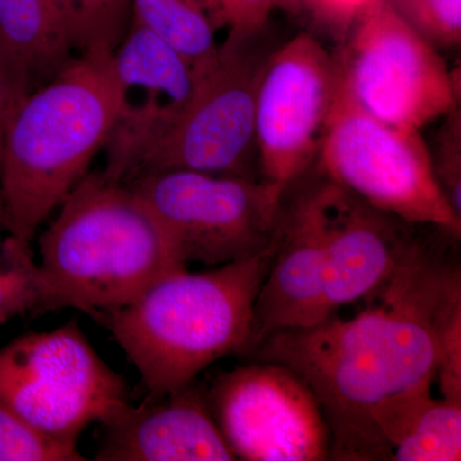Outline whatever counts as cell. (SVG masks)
Wrapping results in <instances>:
<instances>
[{
  "label": "cell",
  "instance_id": "6da1fadb",
  "mask_svg": "<svg viewBox=\"0 0 461 461\" xmlns=\"http://www.w3.org/2000/svg\"><path fill=\"white\" fill-rule=\"evenodd\" d=\"M432 230L417 232L359 314L278 330L248 354L286 366L311 388L329 426L330 459L391 460L371 420L373 408L436 379L437 321L461 290V269L448 253L460 239L438 227Z\"/></svg>",
  "mask_w": 461,
  "mask_h": 461
},
{
  "label": "cell",
  "instance_id": "7a4b0ae2",
  "mask_svg": "<svg viewBox=\"0 0 461 461\" xmlns=\"http://www.w3.org/2000/svg\"><path fill=\"white\" fill-rule=\"evenodd\" d=\"M113 54H78L32 91L5 127L0 195L7 233L32 247L36 230L89 173L123 111Z\"/></svg>",
  "mask_w": 461,
  "mask_h": 461
},
{
  "label": "cell",
  "instance_id": "3957f363",
  "mask_svg": "<svg viewBox=\"0 0 461 461\" xmlns=\"http://www.w3.org/2000/svg\"><path fill=\"white\" fill-rule=\"evenodd\" d=\"M272 256L273 242L258 256L208 271L173 269L103 320L138 369L148 399L189 386L224 357L248 353Z\"/></svg>",
  "mask_w": 461,
  "mask_h": 461
},
{
  "label": "cell",
  "instance_id": "277c9868",
  "mask_svg": "<svg viewBox=\"0 0 461 461\" xmlns=\"http://www.w3.org/2000/svg\"><path fill=\"white\" fill-rule=\"evenodd\" d=\"M39 239L47 312L102 323L158 278L184 268L148 206L122 182L89 172Z\"/></svg>",
  "mask_w": 461,
  "mask_h": 461
},
{
  "label": "cell",
  "instance_id": "5b68a950",
  "mask_svg": "<svg viewBox=\"0 0 461 461\" xmlns=\"http://www.w3.org/2000/svg\"><path fill=\"white\" fill-rule=\"evenodd\" d=\"M268 29L227 35L213 68L196 80L187 102L147 135L107 151L103 173L124 185L178 169L258 180V86L278 47Z\"/></svg>",
  "mask_w": 461,
  "mask_h": 461
},
{
  "label": "cell",
  "instance_id": "8992f818",
  "mask_svg": "<svg viewBox=\"0 0 461 461\" xmlns=\"http://www.w3.org/2000/svg\"><path fill=\"white\" fill-rule=\"evenodd\" d=\"M317 158L321 173L375 208L460 238L461 220L439 189L420 131L366 111L346 86L341 68Z\"/></svg>",
  "mask_w": 461,
  "mask_h": 461
},
{
  "label": "cell",
  "instance_id": "52a82bcc",
  "mask_svg": "<svg viewBox=\"0 0 461 461\" xmlns=\"http://www.w3.org/2000/svg\"><path fill=\"white\" fill-rule=\"evenodd\" d=\"M129 400L127 382L99 357L76 320L0 348V402L63 444L77 446L90 424L104 423Z\"/></svg>",
  "mask_w": 461,
  "mask_h": 461
},
{
  "label": "cell",
  "instance_id": "ba28073f",
  "mask_svg": "<svg viewBox=\"0 0 461 461\" xmlns=\"http://www.w3.org/2000/svg\"><path fill=\"white\" fill-rule=\"evenodd\" d=\"M129 186L148 206L185 267L223 266L271 247L286 193L262 178L181 169L142 176Z\"/></svg>",
  "mask_w": 461,
  "mask_h": 461
},
{
  "label": "cell",
  "instance_id": "9c48e42d",
  "mask_svg": "<svg viewBox=\"0 0 461 461\" xmlns=\"http://www.w3.org/2000/svg\"><path fill=\"white\" fill-rule=\"evenodd\" d=\"M336 57L354 98L384 122L420 131L460 107V76L386 0L364 9Z\"/></svg>",
  "mask_w": 461,
  "mask_h": 461
},
{
  "label": "cell",
  "instance_id": "30bf717a",
  "mask_svg": "<svg viewBox=\"0 0 461 461\" xmlns=\"http://www.w3.org/2000/svg\"><path fill=\"white\" fill-rule=\"evenodd\" d=\"M204 390L236 460L330 459V429L320 402L286 366L254 360L218 373Z\"/></svg>",
  "mask_w": 461,
  "mask_h": 461
},
{
  "label": "cell",
  "instance_id": "8fae6325",
  "mask_svg": "<svg viewBox=\"0 0 461 461\" xmlns=\"http://www.w3.org/2000/svg\"><path fill=\"white\" fill-rule=\"evenodd\" d=\"M339 83V63L311 33L278 45L264 68L256 103L262 180L287 190L320 153Z\"/></svg>",
  "mask_w": 461,
  "mask_h": 461
},
{
  "label": "cell",
  "instance_id": "7c38bea8",
  "mask_svg": "<svg viewBox=\"0 0 461 461\" xmlns=\"http://www.w3.org/2000/svg\"><path fill=\"white\" fill-rule=\"evenodd\" d=\"M321 177L326 232L321 305L327 320L342 306L371 299L386 284L420 224L375 208L323 173Z\"/></svg>",
  "mask_w": 461,
  "mask_h": 461
},
{
  "label": "cell",
  "instance_id": "4fadbf2b",
  "mask_svg": "<svg viewBox=\"0 0 461 461\" xmlns=\"http://www.w3.org/2000/svg\"><path fill=\"white\" fill-rule=\"evenodd\" d=\"M326 262L321 177L294 198L285 193L280 226L268 273L258 293L248 355L278 330L313 326L324 320Z\"/></svg>",
  "mask_w": 461,
  "mask_h": 461
},
{
  "label": "cell",
  "instance_id": "5bb4252c",
  "mask_svg": "<svg viewBox=\"0 0 461 461\" xmlns=\"http://www.w3.org/2000/svg\"><path fill=\"white\" fill-rule=\"evenodd\" d=\"M102 426L96 461L236 460L198 379L160 399L127 403Z\"/></svg>",
  "mask_w": 461,
  "mask_h": 461
},
{
  "label": "cell",
  "instance_id": "9a60e30c",
  "mask_svg": "<svg viewBox=\"0 0 461 461\" xmlns=\"http://www.w3.org/2000/svg\"><path fill=\"white\" fill-rule=\"evenodd\" d=\"M112 59L123 93L145 91L141 102L123 108L118 118L114 129L124 135H139L159 126L195 89V75L184 57L133 18Z\"/></svg>",
  "mask_w": 461,
  "mask_h": 461
},
{
  "label": "cell",
  "instance_id": "2e32d148",
  "mask_svg": "<svg viewBox=\"0 0 461 461\" xmlns=\"http://www.w3.org/2000/svg\"><path fill=\"white\" fill-rule=\"evenodd\" d=\"M371 420L393 461H459L461 402L415 388L375 405Z\"/></svg>",
  "mask_w": 461,
  "mask_h": 461
},
{
  "label": "cell",
  "instance_id": "e0dca14e",
  "mask_svg": "<svg viewBox=\"0 0 461 461\" xmlns=\"http://www.w3.org/2000/svg\"><path fill=\"white\" fill-rule=\"evenodd\" d=\"M0 45L30 93L78 56L59 0H0Z\"/></svg>",
  "mask_w": 461,
  "mask_h": 461
},
{
  "label": "cell",
  "instance_id": "ac0fdd59",
  "mask_svg": "<svg viewBox=\"0 0 461 461\" xmlns=\"http://www.w3.org/2000/svg\"><path fill=\"white\" fill-rule=\"evenodd\" d=\"M132 18L184 57L196 80L217 62V30L196 0H132Z\"/></svg>",
  "mask_w": 461,
  "mask_h": 461
},
{
  "label": "cell",
  "instance_id": "d6986e66",
  "mask_svg": "<svg viewBox=\"0 0 461 461\" xmlns=\"http://www.w3.org/2000/svg\"><path fill=\"white\" fill-rule=\"evenodd\" d=\"M77 54H113L129 32L132 0H59Z\"/></svg>",
  "mask_w": 461,
  "mask_h": 461
},
{
  "label": "cell",
  "instance_id": "ffe728a7",
  "mask_svg": "<svg viewBox=\"0 0 461 461\" xmlns=\"http://www.w3.org/2000/svg\"><path fill=\"white\" fill-rule=\"evenodd\" d=\"M29 313H48L41 268L32 248L8 235L0 241V326Z\"/></svg>",
  "mask_w": 461,
  "mask_h": 461
},
{
  "label": "cell",
  "instance_id": "44dd1931",
  "mask_svg": "<svg viewBox=\"0 0 461 461\" xmlns=\"http://www.w3.org/2000/svg\"><path fill=\"white\" fill-rule=\"evenodd\" d=\"M84 460L77 446L50 438L0 402V461Z\"/></svg>",
  "mask_w": 461,
  "mask_h": 461
},
{
  "label": "cell",
  "instance_id": "7402d4cb",
  "mask_svg": "<svg viewBox=\"0 0 461 461\" xmlns=\"http://www.w3.org/2000/svg\"><path fill=\"white\" fill-rule=\"evenodd\" d=\"M403 23L436 50L461 42V0H386Z\"/></svg>",
  "mask_w": 461,
  "mask_h": 461
},
{
  "label": "cell",
  "instance_id": "603a6c76",
  "mask_svg": "<svg viewBox=\"0 0 461 461\" xmlns=\"http://www.w3.org/2000/svg\"><path fill=\"white\" fill-rule=\"evenodd\" d=\"M439 189L454 213L461 220V112L455 108L445 115L436 133L435 151H430Z\"/></svg>",
  "mask_w": 461,
  "mask_h": 461
},
{
  "label": "cell",
  "instance_id": "cb8c5ba5",
  "mask_svg": "<svg viewBox=\"0 0 461 461\" xmlns=\"http://www.w3.org/2000/svg\"><path fill=\"white\" fill-rule=\"evenodd\" d=\"M215 30L227 29L229 35H256L269 27L273 0H196Z\"/></svg>",
  "mask_w": 461,
  "mask_h": 461
},
{
  "label": "cell",
  "instance_id": "d4e9b609",
  "mask_svg": "<svg viewBox=\"0 0 461 461\" xmlns=\"http://www.w3.org/2000/svg\"><path fill=\"white\" fill-rule=\"evenodd\" d=\"M315 23L332 32L339 41H344L357 17L375 0H303Z\"/></svg>",
  "mask_w": 461,
  "mask_h": 461
},
{
  "label": "cell",
  "instance_id": "484cf974",
  "mask_svg": "<svg viewBox=\"0 0 461 461\" xmlns=\"http://www.w3.org/2000/svg\"><path fill=\"white\" fill-rule=\"evenodd\" d=\"M29 94V87L14 67L8 60H0V150L9 120Z\"/></svg>",
  "mask_w": 461,
  "mask_h": 461
},
{
  "label": "cell",
  "instance_id": "4316f807",
  "mask_svg": "<svg viewBox=\"0 0 461 461\" xmlns=\"http://www.w3.org/2000/svg\"><path fill=\"white\" fill-rule=\"evenodd\" d=\"M275 7L284 9L290 14H299L304 12V2L303 0H273Z\"/></svg>",
  "mask_w": 461,
  "mask_h": 461
},
{
  "label": "cell",
  "instance_id": "83f0119b",
  "mask_svg": "<svg viewBox=\"0 0 461 461\" xmlns=\"http://www.w3.org/2000/svg\"><path fill=\"white\" fill-rule=\"evenodd\" d=\"M0 232H7V220H5V205L0 195Z\"/></svg>",
  "mask_w": 461,
  "mask_h": 461
},
{
  "label": "cell",
  "instance_id": "f1b7e54d",
  "mask_svg": "<svg viewBox=\"0 0 461 461\" xmlns=\"http://www.w3.org/2000/svg\"><path fill=\"white\" fill-rule=\"evenodd\" d=\"M0 60H8V58L5 57V50H3L2 45H0ZM9 62V60H8ZM11 63V62H9Z\"/></svg>",
  "mask_w": 461,
  "mask_h": 461
}]
</instances>
